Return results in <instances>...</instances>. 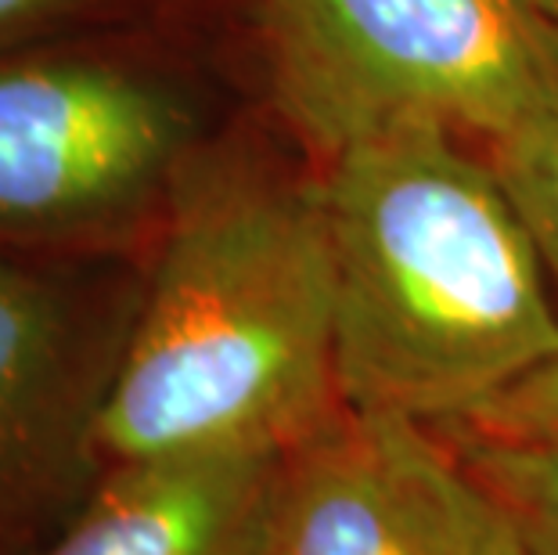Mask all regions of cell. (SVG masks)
Wrapping results in <instances>:
<instances>
[{"label": "cell", "mask_w": 558, "mask_h": 555, "mask_svg": "<svg viewBox=\"0 0 558 555\" xmlns=\"http://www.w3.org/2000/svg\"><path fill=\"white\" fill-rule=\"evenodd\" d=\"M558 292V98L486 148Z\"/></svg>", "instance_id": "obj_9"}, {"label": "cell", "mask_w": 558, "mask_h": 555, "mask_svg": "<svg viewBox=\"0 0 558 555\" xmlns=\"http://www.w3.org/2000/svg\"><path fill=\"white\" fill-rule=\"evenodd\" d=\"M342 408L317 173L206 145L141 275L98 419L101 462L202 447L295 451Z\"/></svg>", "instance_id": "obj_1"}, {"label": "cell", "mask_w": 558, "mask_h": 555, "mask_svg": "<svg viewBox=\"0 0 558 555\" xmlns=\"http://www.w3.org/2000/svg\"><path fill=\"white\" fill-rule=\"evenodd\" d=\"M439 430H472L490 436H558V358L512 389L486 400L465 422Z\"/></svg>", "instance_id": "obj_11"}, {"label": "cell", "mask_w": 558, "mask_h": 555, "mask_svg": "<svg viewBox=\"0 0 558 555\" xmlns=\"http://www.w3.org/2000/svg\"><path fill=\"white\" fill-rule=\"evenodd\" d=\"M522 4H530L533 11H541L544 19H551L558 26V0H522Z\"/></svg>", "instance_id": "obj_12"}, {"label": "cell", "mask_w": 558, "mask_h": 555, "mask_svg": "<svg viewBox=\"0 0 558 555\" xmlns=\"http://www.w3.org/2000/svg\"><path fill=\"white\" fill-rule=\"evenodd\" d=\"M0 250V555H29L101 476L98 419L141 278Z\"/></svg>", "instance_id": "obj_5"}, {"label": "cell", "mask_w": 558, "mask_h": 555, "mask_svg": "<svg viewBox=\"0 0 558 555\" xmlns=\"http://www.w3.org/2000/svg\"><path fill=\"white\" fill-rule=\"evenodd\" d=\"M130 0H0V55L80 37L123 15Z\"/></svg>", "instance_id": "obj_10"}, {"label": "cell", "mask_w": 558, "mask_h": 555, "mask_svg": "<svg viewBox=\"0 0 558 555\" xmlns=\"http://www.w3.org/2000/svg\"><path fill=\"white\" fill-rule=\"evenodd\" d=\"M350 411L454 426L558 358L551 275L490 156L393 130L317 170Z\"/></svg>", "instance_id": "obj_2"}, {"label": "cell", "mask_w": 558, "mask_h": 555, "mask_svg": "<svg viewBox=\"0 0 558 555\" xmlns=\"http://www.w3.org/2000/svg\"><path fill=\"white\" fill-rule=\"evenodd\" d=\"M284 462L264 447L112 462L29 555H270Z\"/></svg>", "instance_id": "obj_7"}, {"label": "cell", "mask_w": 558, "mask_h": 555, "mask_svg": "<svg viewBox=\"0 0 558 555\" xmlns=\"http://www.w3.org/2000/svg\"><path fill=\"white\" fill-rule=\"evenodd\" d=\"M444 433L472 472L508 505L526 555H558V436Z\"/></svg>", "instance_id": "obj_8"}, {"label": "cell", "mask_w": 558, "mask_h": 555, "mask_svg": "<svg viewBox=\"0 0 558 555\" xmlns=\"http://www.w3.org/2000/svg\"><path fill=\"white\" fill-rule=\"evenodd\" d=\"M202 148L192 98L159 69L80 37L0 55V250L151 245Z\"/></svg>", "instance_id": "obj_4"}, {"label": "cell", "mask_w": 558, "mask_h": 555, "mask_svg": "<svg viewBox=\"0 0 558 555\" xmlns=\"http://www.w3.org/2000/svg\"><path fill=\"white\" fill-rule=\"evenodd\" d=\"M270 555H526L508 505L425 422L342 408L289 451Z\"/></svg>", "instance_id": "obj_6"}, {"label": "cell", "mask_w": 558, "mask_h": 555, "mask_svg": "<svg viewBox=\"0 0 558 555\" xmlns=\"http://www.w3.org/2000/svg\"><path fill=\"white\" fill-rule=\"evenodd\" d=\"M256 40L317 162L414 126L490 148L558 98V26L522 0H256Z\"/></svg>", "instance_id": "obj_3"}]
</instances>
